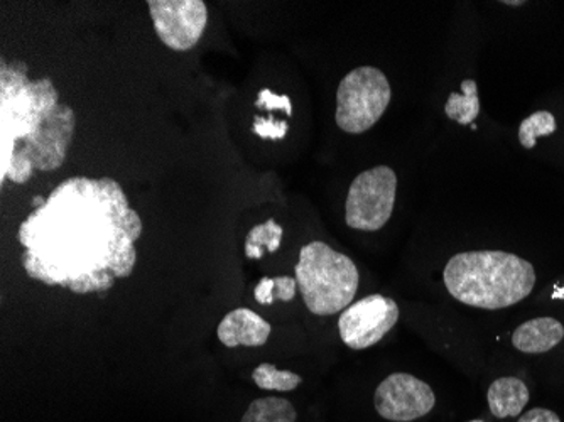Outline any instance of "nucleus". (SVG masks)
I'll use <instances>...</instances> for the list:
<instances>
[{
  "label": "nucleus",
  "mask_w": 564,
  "mask_h": 422,
  "mask_svg": "<svg viewBox=\"0 0 564 422\" xmlns=\"http://www.w3.org/2000/svg\"><path fill=\"white\" fill-rule=\"evenodd\" d=\"M142 220L112 177H69L19 227L31 279L75 294L106 293L131 275Z\"/></svg>",
  "instance_id": "1"
},
{
  "label": "nucleus",
  "mask_w": 564,
  "mask_h": 422,
  "mask_svg": "<svg viewBox=\"0 0 564 422\" xmlns=\"http://www.w3.org/2000/svg\"><path fill=\"white\" fill-rule=\"evenodd\" d=\"M448 293L480 310H503L524 301L535 285L532 263L503 250L456 253L443 272Z\"/></svg>",
  "instance_id": "2"
},
{
  "label": "nucleus",
  "mask_w": 564,
  "mask_h": 422,
  "mask_svg": "<svg viewBox=\"0 0 564 422\" xmlns=\"http://www.w3.org/2000/svg\"><path fill=\"white\" fill-rule=\"evenodd\" d=\"M51 78L30 80L22 62L0 65V181L4 183L15 145L36 134L59 105Z\"/></svg>",
  "instance_id": "3"
},
{
  "label": "nucleus",
  "mask_w": 564,
  "mask_h": 422,
  "mask_svg": "<svg viewBox=\"0 0 564 422\" xmlns=\"http://www.w3.org/2000/svg\"><path fill=\"white\" fill-rule=\"evenodd\" d=\"M296 281L307 310L332 316L354 303L360 275L350 257L325 242H312L301 249Z\"/></svg>",
  "instance_id": "4"
},
{
  "label": "nucleus",
  "mask_w": 564,
  "mask_h": 422,
  "mask_svg": "<svg viewBox=\"0 0 564 422\" xmlns=\"http://www.w3.org/2000/svg\"><path fill=\"white\" fill-rule=\"evenodd\" d=\"M75 112L59 104L44 120L36 134L15 145L6 180L22 184L34 171H55L65 163L66 152L75 134Z\"/></svg>",
  "instance_id": "5"
},
{
  "label": "nucleus",
  "mask_w": 564,
  "mask_h": 422,
  "mask_svg": "<svg viewBox=\"0 0 564 422\" xmlns=\"http://www.w3.org/2000/svg\"><path fill=\"white\" fill-rule=\"evenodd\" d=\"M388 76L373 66H360L345 75L338 85L335 120L347 134L372 129L391 104Z\"/></svg>",
  "instance_id": "6"
},
{
  "label": "nucleus",
  "mask_w": 564,
  "mask_h": 422,
  "mask_svg": "<svg viewBox=\"0 0 564 422\" xmlns=\"http://www.w3.org/2000/svg\"><path fill=\"white\" fill-rule=\"evenodd\" d=\"M398 176L389 166L370 167L355 177L345 203V221L360 231H377L391 220Z\"/></svg>",
  "instance_id": "7"
},
{
  "label": "nucleus",
  "mask_w": 564,
  "mask_h": 422,
  "mask_svg": "<svg viewBox=\"0 0 564 422\" xmlns=\"http://www.w3.org/2000/svg\"><path fill=\"white\" fill-rule=\"evenodd\" d=\"M399 322V306L391 297L370 294L351 303L338 320L341 342L351 350H366L388 335Z\"/></svg>",
  "instance_id": "8"
},
{
  "label": "nucleus",
  "mask_w": 564,
  "mask_h": 422,
  "mask_svg": "<svg viewBox=\"0 0 564 422\" xmlns=\"http://www.w3.org/2000/svg\"><path fill=\"white\" fill-rule=\"evenodd\" d=\"M148 8L158 37L170 50L183 53L202 40L208 22L203 0H149Z\"/></svg>",
  "instance_id": "9"
},
{
  "label": "nucleus",
  "mask_w": 564,
  "mask_h": 422,
  "mask_svg": "<svg viewBox=\"0 0 564 422\" xmlns=\"http://www.w3.org/2000/svg\"><path fill=\"white\" fill-rule=\"evenodd\" d=\"M380 418L392 422H411L430 414L436 404L433 389L409 374H392L382 380L373 396Z\"/></svg>",
  "instance_id": "10"
},
{
  "label": "nucleus",
  "mask_w": 564,
  "mask_h": 422,
  "mask_svg": "<svg viewBox=\"0 0 564 422\" xmlns=\"http://www.w3.org/2000/svg\"><path fill=\"white\" fill-rule=\"evenodd\" d=\"M271 325L256 311L239 307L221 320L218 325V339L227 348L262 347L271 336Z\"/></svg>",
  "instance_id": "11"
},
{
  "label": "nucleus",
  "mask_w": 564,
  "mask_h": 422,
  "mask_svg": "<svg viewBox=\"0 0 564 422\" xmlns=\"http://www.w3.org/2000/svg\"><path fill=\"white\" fill-rule=\"evenodd\" d=\"M564 338V326L554 318L529 320L512 335V345L522 354L540 355L553 350Z\"/></svg>",
  "instance_id": "12"
},
{
  "label": "nucleus",
  "mask_w": 564,
  "mask_h": 422,
  "mask_svg": "<svg viewBox=\"0 0 564 422\" xmlns=\"http://www.w3.org/2000/svg\"><path fill=\"white\" fill-rule=\"evenodd\" d=\"M487 401L496 418H516L528 405L529 389L518 377H502L490 386Z\"/></svg>",
  "instance_id": "13"
},
{
  "label": "nucleus",
  "mask_w": 564,
  "mask_h": 422,
  "mask_svg": "<svg viewBox=\"0 0 564 422\" xmlns=\"http://www.w3.org/2000/svg\"><path fill=\"white\" fill-rule=\"evenodd\" d=\"M448 119L455 120L459 126H470L480 113V98H478L477 82H462V94L453 91L445 105Z\"/></svg>",
  "instance_id": "14"
},
{
  "label": "nucleus",
  "mask_w": 564,
  "mask_h": 422,
  "mask_svg": "<svg viewBox=\"0 0 564 422\" xmlns=\"http://www.w3.org/2000/svg\"><path fill=\"white\" fill-rule=\"evenodd\" d=\"M296 411L288 399L262 398L253 401L242 422H296Z\"/></svg>",
  "instance_id": "15"
},
{
  "label": "nucleus",
  "mask_w": 564,
  "mask_h": 422,
  "mask_svg": "<svg viewBox=\"0 0 564 422\" xmlns=\"http://www.w3.org/2000/svg\"><path fill=\"white\" fill-rule=\"evenodd\" d=\"M282 227L275 220L256 225L247 235L246 256L250 260H259L265 252H275L281 247Z\"/></svg>",
  "instance_id": "16"
},
{
  "label": "nucleus",
  "mask_w": 564,
  "mask_h": 422,
  "mask_svg": "<svg viewBox=\"0 0 564 422\" xmlns=\"http://www.w3.org/2000/svg\"><path fill=\"white\" fill-rule=\"evenodd\" d=\"M297 291L296 278H288V275H279V278H264L253 289V297L259 304H274L275 301L290 303L294 300Z\"/></svg>",
  "instance_id": "17"
},
{
  "label": "nucleus",
  "mask_w": 564,
  "mask_h": 422,
  "mask_svg": "<svg viewBox=\"0 0 564 422\" xmlns=\"http://www.w3.org/2000/svg\"><path fill=\"white\" fill-rule=\"evenodd\" d=\"M252 380L259 389L279 390V392H291L303 382L297 374L290 372V370H279L271 364L259 365L253 370Z\"/></svg>",
  "instance_id": "18"
},
{
  "label": "nucleus",
  "mask_w": 564,
  "mask_h": 422,
  "mask_svg": "<svg viewBox=\"0 0 564 422\" xmlns=\"http://www.w3.org/2000/svg\"><path fill=\"white\" fill-rule=\"evenodd\" d=\"M556 132V119L551 112H535L528 119L522 120L519 127V142L522 148L532 149L540 138H547V136Z\"/></svg>",
  "instance_id": "19"
},
{
  "label": "nucleus",
  "mask_w": 564,
  "mask_h": 422,
  "mask_svg": "<svg viewBox=\"0 0 564 422\" xmlns=\"http://www.w3.org/2000/svg\"><path fill=\"white\" fill-rule=\"evenodd\" d=\"M253 134L271 141H282L290 132V123L286 120H275L274 117H256L252 126Z\"/></svg>",
  "instance_id": "20"
},
{
  "label": "nucleus",
  "mask_w": 564,
  "mask_h": 422,
  "mask_svg": "<svg viewBox=\"0 0 564 422\" xmlns=\"http://www.w3.org/2000/svg\"><path fill=\"white\" fill-rule=\"evenodd\" d=\"M256 107L258 109L268 110V112H274V110H281L286 116H293V104L288 95H278L274 91L264 88L259 91L258 100H256Z\"/></svg>",
  "instance_id": "21"
},
{
  "label": "nucleus",
  "mask_w": 564,
  "mask_h": 422,
  "mask_svg": "<svg viewBox=\"0 0 564 422\" xmlns=\"http://www.w3.org/2000/svg\"><path fill=\"white\" fill-rule=\"evenodd\" d=\"M518 422H561L560 415L550 409L535 408L525 412Z\"/></svg>",
  "instance_id": "22"
},
{
  "label": "nucleus",
  "mask_w": 564,
  "mask_h": 422,
  "mask_svg": "<svg viewBox=\"0 0 564 422\" xmlns=\"http://www.w3.org/2000/svg\"><path fill=\"white\" fill-rule=\"evenodd\" d=\"M47 198H43V196H34L33 202H31V205H33L34 209L41 208V206L46 205Z\"/></svg>",
  "instance_id": "23"
},
{
  "label": "nucleus",
  "mask_w": 564,
  "mask_h": 422,
  "mask_svg": "<svg viewBox=\"0 0 564 422\" xmlns=\"http://www.w3.org/2000/svg\"><path fill=\"white\" fill-rule=\"evenodd\" d=\"M503 4L512 6V8H519V6H525V2H522V0H518V2H510V0H507Z\"/></svg>",
  "instance_id": "24"
},
{
  "label": "nucleus",
  "mask_w": 564,
  "mask_h": 422,
  "mask_svg": "<svg viewBox=\"0 0 564 422\" xmlns=\"http://www.w3.org/2000/svg\"><path fill=\"white\" fill-rule=\"evenodd\" d=\"M470 422H484V421H470Z\"/></svg>",
  "instance_id": "25"
}]
</instances>
